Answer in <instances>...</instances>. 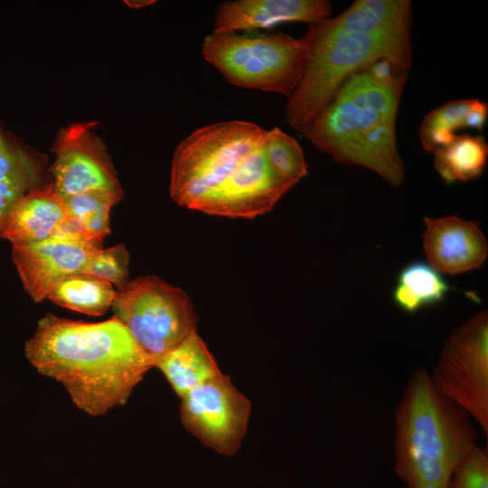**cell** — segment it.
Masks as SVG:
<instances>
[{"instance_id": "cell-1", "label": "cell", "mask_w": 488, "mask_h": 488, "mask_svg": "<svg viewBox=\"0 0 488 488\" xmlns=\"http://www.w3.org/2000/svg\"><path fill=\"white\" fill-rule=\"evenodd\" d=\"M412 5L409 0H357L334 17L309 24L308 49L286 117L301 134L355 72L379 61L410 70Z\"/></svg>"}, {"instance_id": "cell-2", "label": "cell", "mask_w": 488, "mask_h": 488, "mask_svg": "<svg viewBox=\"0 0 488 488\" xmlns=\"http://www.w3.org/2000/svg\"><path fill=\"white\" fill-rule=\"evenodd\" d=\"M25 355L39 372L60 381L79 408L92 416L125 404L154 367L153 359L115 316L88 323L48 314L26 342Z\"/></svg>"}, {"instance_id": "cell-3", "label": "cell", "mask_w": 488, "mask_h": 488, "mask_svg": "<svg viewBox=\"0 0 488 488\" xmlns=\"http://www.w3.org/2000/svg\"><path fill=\"white\" fill-rule=\"evenodd\" d=\"M409 70L389 61L350 76L303 133L335 162L378 174L391 186L405 180L396 122Z\"/></svg>"}, {"instance_id": "cell-4", "label": "cell", "mask_w": 488, "mask_h": 488, "mask_svg": "<svg viewBox=\"0 0 488 488\" xmlns=\"http://www.w3.org/2000/svg\"><path fill=\"white\" fill-rule=\"evenodd\" d=\"M429 375L423 367L413 372L394 412L395 470L408 488H446L455 465L476 446L470 416Z\"/></svg>"}, {"instance_id": "cell-5", "label": "cell", "mask_w": 488, "mask_h": 488, "mask_svg": "<svg viewBox=\"0 0 488 488\" xmlns=\"http://www.w3.org/2000/svg\"><path fill=\"white\" fill-rule=\"evenodd\" d=\"M308 44L283 33H211L202 45L203 59L231 84L289 98L298 86Z\"/></svg>"}, {"instance_id": "cell-6", "label": "cell", "mask_w": 488, "mask_h": 488, "mask_svg": "<svg viewBox=\"0 0 488 488\" xmlns=\"http://www.w3.org/2000/svg\"><path fill=\"white\" fill-rule=\"evenodd\" d=\"M266 130L243 120L200 127L177 146L172 162L170 195L178 205L194 210L262 145Z\"/></svg>"}, {"instance_id": "cell-7", "label": "cell", "mask_w": 488, "mask_h": 488, "mask_svg": "<svg viewBox=\"0 0 488 488\" xmlns=\"http://www.w3.org/2000/svg\"><path fill=\"white\" fill-rule=\"evenodd\" d=\"M114 316L155 361L196 331V314L188 295L156 276L130 279L116 291Z\"/></svg>"}, {"instance_id": "cell-8", "label": "cell", "mask_w": 488, "mask_h": 488, "mask_svg": "<svg viewBox=\"0 0 488 488\" xmlns=\"http://www.w3.org/2000/svg\"><path fill=\"white\" fill-rule=\"evenodd\" d=\"M430 380L461 407L488 438V312L483 310L454 330L443 345Z\"/></svg>"}, {"instance_id": "cell-9", "label": "cell", "mask_w": 488, "mask_h": 488, "mask_svg": "<svg viewBox=\"0 0 488 488\" xmlns=\"http://www.w3.org/2000/svg\"><path fill=\"white\" fill-rule=\"evenodd\" d=\"M180 417L184 427L205 446L231 456L240 447L248 429L251 403L221 374L181 397Z\"/></svg>"}, {"instance_id": "cell-10", "label": "cell", "mask_w": 488, "mask_h": 488, "mask_svg": "<svg viewBox=\"0 0 488 488\" xmlns=\"http://www.w3.org/2000/svg\"><path fill=\"white\" fill-rule=\"evenodd\" d=\"M52 151V186L61 197L99 192L121 200L123 190L102 141L91 123H78L61 130Z\"/></svg>"}, {"instance_id": "cell-11", "label": "cell", "mask_w": 488, "mask_h": 488, "mask_svg": "<svg viewBox=\"0 0 488 488\" xmlns=\"http://www.w3.org/2000/svg\"><path fill=\"white\" fill-rule=\"evenodd\" d=\"M98 248L70 229L42 241L12 246V259L28 295L42 302L61 280L85 274Z\"/></svg>"}, {"instance_id": "cell-12", "label": "cell", "mask_w": 488, "mask_h": 488, "mask_svg": "<svg viewBox=\"0 0 488 488\" xmlns=\"http://www.w3.org/2000/svg\"><path fill=\"white\" fill-rule=\"evenodd\" d=\"M291 187L268 165L262 143L194 210L211 215L253 219L270 211Z\"/></svg>"}, {"instance_id": "cell-13", "label": "cell", "mask_w": 488, "mask_h": 488, "mask_svg": "<svg viewBox=\"0 0 488 488\" xmlns=\"http://www.w3.org/2000/svg\"><path fill=\"white\" fill-rule=\"evenodd\" d=\"M423 246L427 263L439 273L476 269L488 257L487 239L478 223L457 216L424 217Z\"/></svg>"}, {"instance_id": "cell-14", "label": "cell", "mask_w": 488, "mask_h": 488, "mask_svg": "<svg viewBox=\"0 0 488 488\" xmlns=\"http://www.w3.org/2000/svg\"><path fill=\"white\" fill-rule=\"evenodd\" d=\"M326 0H236L219 5L214 15L215 33L270 29L281 23L313 24L331 17Z\"/></svg>"}, {"instance_id": "cell-15", "label": "cell", "mask_w": 488, "mask_h": 488, "mask_svg": "<svg viewBox=\"0 0 488 488\" xmlns=\"http://www.w3.org/2000/svg\"><path fill=\"white\" fill-rule=\"evenodd\" d=\"M70 229H77L69 217L62 198L52 183L32 190L11 207L2 239L12 246L42 241Z\"/></svg>"}, {"instance_id": "cell-16", "label": "cell", "mask_w": 488, "mask_h": 488, "mask_svg": "<svg viewBox=\"0 0 488 488\" xmlns=\"http://www.w3.org/2000/svg\"><path fill=\"white\" fill-rule=\"evenodd\" d=\"M42 182L39 156L0 124V239L13 204L24 193L42 187Z\"/></svg>"}, {"instance_id": "cell-17", "label": "cell", "mask_w": 488, "mask_h": 488, "mask_svg": "<svg viewBox=\"0 0 488 488\" xmlns=\"http://www.w3.org/2000/svg\"><path fill=\"white\" fill-rule=\"evenodd\" d=\"M181 398L193 388L221 374L215 359L197 332L155 361Z\"/></svg>"}, {"instance_id": "cell-18", "label": "cell", "mask_w": 488, "mask_h": 488, "mask_svg": "<svg viewBox=\"0 0 488 488\" xmlns=\"http://www.w3.org/2000/svg\"><path fill=\"white\" fill-rule=\"evenodd\" d=\"M487 115V103L478 99L449 101L429 112L421 121V145L425 151L433 152L447 144L459 129L473 128L482 131Z\"/></svg>"}, {"instance_id": "cell-19", "label": "cell", "mask_w": 488, "mask_h": 488, "mask_svg": "<svg viewBox=\"0 0 488 488\" xmlns=\"http://www.w3.org/2000/svg\"><path fill=\"white\" fill-rule=\"evenodd\" d=\"M450 290L441 273L427 262L413 261L402 267L393 290V301L402 311L414 314L444 301Z\"/></svg>"}, {"instance_id": "cell-20", "label": "cell", "mask_w": 488, "mask_h": 488, "mask_svg": "<svg viewBox=\"0 0 488 488\" xmlns=\"http://www.w3.org/2000/svg\"><path fill=\"white\" fill-rule=\"evenodd\" d=\"M433 153L434 167L446 183L466 182L483 174L488 145L482 136L455 135Z\"/></svg>"}, {"instance_id": "cell-21", "label": "cell", "mask_w": 488, "mask_h": 488, "mask_svg": "<svg viewBox=\"0 0 488 488\" xmlns=\"http://www.w3.org/2000/svg\"><path fill=\"white\" fill-rule=\"evenodd\" d=\"M115 295L110 283L87 274H79L58 282L47 298L60 306L99 316L111 307Z\"/></svg>"}, {"instance_id": "cell-22", "label": "cell", "mask_w": 488, "mask_h": 488, "mask_svg": "<svg viewBox=\"0 0 488 488\" xmlns=\"http://www.w3.org/2000/svg\"><path fill=\"white\" fill-rule=\"evenodd\" d=\"M62 200L69 217L80 234L99 246L110 231V210L120 200L99 192L78 193Z\"/></svg>"}, {"instance_id": "cell-23", "label": "cell", "mask_w": 488, "mask_h": 488, "mask_svg": "<svg viewBox=\"0 0 488 488\" xmlns=\"http://www.w3.org/2000/svg\"><path fill=\"white\" fill-rule=\"evenodd\" d=\"M263 151L273 172L292 187L308 172L302 147L277 127L266 131Z\"/></svg>"}, {"instance_id": "cell-24", "label": "cell", "mask_w": 488, "mask_h": 488, "mask_svg": "<svg viewBox=\"0 0 488 488\" xmlns=\"http://www.w3.org/2000/svg\"><path fill=\"white\" fill-rule=\"evenodd\" d=\"M128 264L129 253L123 244L105 249L98 248L85 274L107 281L120 289L130 281Z\"/></svg>"}, {"instance_id": "cell-25", "label": "cell", "mask_w": 488, "mask_h": 488, "mask_svg": "<svg viewBox=\"0 0 488 488\" xmlns=\"http://www.w3.org/2000/svg\"><path fill=\"white\" fill-rule=\"evenodd\" d=\"M446 488H488L487 446L476 445L460 460Z\"/></svg>"}, {"instance_id": "cell-26", "label": "cell", "mask_w": 488, "mask_h": 488, "mask_svg": "<svg viewBox=\"0 0 488 488\" xmlns=\"http://www.w3.org/2000/svg\"><path fill=\"white\" fill-rule=\"evenodd\" d=\"M129 6L133 8H139L145 5H151L155 3V1H149V0H135V1H127L126 2Z\"/></svg>"}]
</instances>
